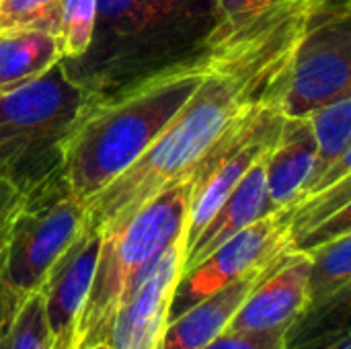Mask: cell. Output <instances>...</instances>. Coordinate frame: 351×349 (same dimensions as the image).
Listing matches in <instances>:
<instances>
[{
	"label": "cell",
	"instance_id": "603a6c76",
	"mask_svg": "<svg viewBox=\"0 0 351 349\" xmlns=\"http://www.w3.org/2000/svg\"><path fill=\"white\" fill-rule=\"evenodd\" d=\"M62 0H0V31H45L58 39Z\"/></svg>",
	"mask_w": 351,
	"mask_h": 349
},
{
	"label": "cell",
	"instance_id": "3957f363",
	"mask_svg": "<svg viewBox=\"0 0 351 349\" xmlns=\"http://www.w3.org/2000/svg\"><path fill=\"white\" fill-rule=\"evenodd\" d=\"M208 51L189 45L148 0H97L86 51L60 66L84 101H101Z\"/></svg>",
	"mask_w": 351,
	"mask_h": 349
},
{
	"label": "cell",
	"instance_id": "52a82bcc",
	"mask_svg": "<svg viewBox=\"0 0 351 349\" xmlns=\"http://www.w3.org/2000/svg\"><path fill=\"white\" fill-rule=\"evenodd\" d=\"M282 121L284 113L274 99L259 101L247 107L199 156L189 171L191 193L183 230V251L197 239L249 169L271 150Z\"/></svg>",
	"mask_w": 351,
	"mask_h": 349
},
{
	"label": "cell",
	"instance_id": "d6986e66",
	"mask_svg": "<svg viewBox=\"0 0 351 349\" xmlns=\"http://www.w3.org/2000/svg\"><path fill=\"white\" fill-rule=\"evenodd\" d=\"M308 272V306L317 311L351 292V234L329 241L311 253ZM304 311V313H306Z\"/></svg>",
	"mask_w": 351,
	"mask_h": 349
},
{
	"label": "cell",
	"instance_id": "5bb4252c",
	"mask_svg": "<svg viewBox=\"0 0 351 349\" xmlns=\"http://www.w3.org/2000/svg\"><path fill=\"white\" fill-rule=\"evenodd\" d=\"M317 140L308 115H284L276 144L265 158L267 193L276 210L302 200L313 175Z\"/></svg>",
	"mask_w": 351,
	"mask_h": 349
},
{
	"label": "cell",
	"instance_id": "ba28073f",
	"mask_svg": "<svg viewBox=\"0 0 351 349\" xmlns=\"http://www.w3.org/2000/svg\"><path fill=\"white\" fill-rule=\"evenodd\" d=\"M343 95H351V0H317L278 105L284 115H306Z\"/></svg>",
	"mask_w": 351,
	"mask_h": 349
},
{
	"label": "cell",
	"instance_id": "cb8c5ba5",
	"mask_svg": "<svg viewBox=\"0 0 351 349\" xmlns=\"http://www.w3.org/2000/svg\"><path fill=\"white\" fill-rule=\"evenodd\" d=\"M286 0H214L218 12V27L212 35L210 47L222 39L241 33L261 14L274 10Z\"/></svg>",
	"mask_w": 351,
	"mask_h": 349
},
{
	"label": "cell",
	"instance_id": "d4e9b609",
	"mask_svg": "<svg viewBox=\"0 0 351 349\" xmlns=\"http://www.w3.org/2000/svg\"><path fill=\"white\" fill-rule=\"evenodd\" d=\"M288 331H255V333H234L224 331L204 349H288Z\"/></svg>",
	"mask_w": 351,
	"mask_h": 349
},
{
	"label": "cell",
	"instance_id": "ffe728a7",
	"mask_svg": "<svg viewBox=\"0 0 351 349\" xmlns=\"http://www.w3.org/2000/svg\"><path fill=\"white\" fill-rule=\"evenodd\" d=\"M0 349H51L39 292L14 300L0 288Z\"/></svg>",
	"mask_w": 351,
	"mask_h": 349
},
{
	"label": "cell",
	"instance_id": "e0dca14e",
	"mask_svg": "<svg viewBox=\"0 0 351 349\" xmlns=\"http://www.w3.org/2000/svg\"><path fill=\"white\" fill-rule=\"evenodd\" d=\"M306 115L317 140L315 167L304 189V195H311L351 177V95H343Z\"/></svg>",
	"mask_w": 351,
	"mask_h": 349
},
{
	"label": "cell",
	"instance_id": "484cf974",
	"mask_svg": "<svg viewBox=\"0 0 351 349\" xmlns=\"http://www.w3.org/2000/svg\"><path fill=\"white\" fill-rule=\"evenodd\" d=\"M25 195L0 173V234L6 230L14 214L23 208Z\"/></svg>",
	"mask_w": 351,
	"mask_h": 349
},
{
	"label": "cell",
	"instance_id": "7402d4cb",
	"mask_svg": "<svg viewBox=\"0 0 351 349\" xmlns=\"http://www.w3.org/2000/svg\"><path fill=\"white\" fill-rule=\"evenodd\" d=\"M97 0H62L58 47L60 60L80 58L93 37Z\"/></svg>",
	"mask_w": 351,
	"mask_h": 349
},
{
	"label": "cell",
	"instance_id": "8fae6325",
	"mask_svg": "<svg viewBox=\"0 0 351 349\" xmlns=\"http://www.w3.org/2000/svg\"><path fill=\"white\" fill-rule=\"evenodd\" d=\"M101 230L82 222V228L47 269L37 292L43 300L51 349H74V335L84 309L101 249Z\"/></svg>",
	"mask_w": 351,
	"mask_h": 349
},
{
	"label": "cell",
	"instance_id": "9c48e42d",
	"mask_svg": "<svg viewBox=\"0 0 351 349\" xmlns=\"http://www.w3.org/2000/svg\"><path fill=\"white\" fill-rule=\"evenodd\" d=\"M288 251H292L288 237V210H278L253 222L179 276L169 306V321L224 286L269 267Z\"/></svg>",
	"mask_w": 351,
	"mask_h": 349
},
{
	"label": "cell",
	"instance_id": "7c38bea8",
	"mask_svg": "<svg viewBox=\"0 0 351 349\" xmlns=\"http://www.w3.org/2000/svg\"><path fill=\"white\" fill-rule=\"evenodd\" d=\"M306 253L288 251L251 288L226 331L255 333L290 329L308 306Z\"/></svg>",
	"mask_w": 351,
	"mask_h": 349
},
{
	"label": "cell",
	"instance_id": "7a4b0ae2",
	"mask_svg": "<svg viewBox=\"0 0 351 349\" xmlns=\"http://www.w3.org/2000/svg\"><path fill=\"white\" fill-rule=\"evenodd\" d=\"M206 64L208 53L171 66L113 97L84 101L64 144V175L84 206L156 142L195 91Z\"/></svg>",
	"mask_w": 351,
	"mask_h": 349
},
{
	"label": "cell",
	"instance_id": "277c9868",
	"mask_svg": "<svg viewBox=\"0 0 351 349\" xmlns=\"http://www.w3.org/2000/svg\"><path fill=\"white\" fill-rule=\"evenodd\" d=\"M189 193L187 175L146 202L132 218L101 232L95 278L76 325L74 349L107 341L113 317L140 274L183 234Z\"/></svg>",
	"mask_w": 351,
	"mask_h": 349
},
{
	"label": "cell",
	"instance_id": "30bf717a",
	"mask_svg": "<svg viewBox=\"0 0 351 349\" xmlns=\"http://www.w3.org/2000/svg\"><path fill=\"white\" fill-rule=\"evenodd\" d=\"M183 234L136 280L109 329L111 349H158L169 323L173 290L181 276Z\"/></svg>",
	"mask_w": 351,
	"mask_h": 349
},
{
	"label": "cell",
	"instance_id": "4316f807",
	"mask_svg": "<svg viewBox=\"0 0 351 349\" xmlns=\"http://www.w3.org/2000/svg\"><path fill=\"white\" fill-rule=\"evenodd\" d=\"M288 349H351L350 344V327L333 329L296 344H290Z\"/></svg>",
	"mask_w": 351,
	"mask_h": 349
},
{
	"label": "cell",
	"instance_id": "9a60e30c",
	"mask_svg": "<svg viewBox=\"0 0 351 349\" xmlns=\"http://www.w3.org/2000/svg\"><path fill=\"white\" fill-rule=\"evenodd\" d=\"M269 267L249 274V276L224 286L222 290H218V292L206 296L204 300L195 302L193 306H189L177 319L169 321L158 349H204L206 346H210L214 339H218L228 329V325H230L232 317L237 315V311L241 309L243 300L247 298L251 288L263 278V274Z\"/></svg>",
	"mask_w": 351,
	"mask_h": 349
},
{
	"label": "cell",
	"instance_id": "8992f818",
	"mask_svg": "<svg viewBox=\"0 0 351 349\" xmlns=\"http://www.w3.org/2000/svg\"><path fill=\"white\" fill-rule=\"evenodd\" d=\"M84 208L64 173L25 197L0 234V286L12 298L37 292L47 269L82 228Z\"/></svg>",
	"mask_w": 351,
	"mask_h": 349
},
{
	"label": "cell",
	"instance_id": "6da1fadb",
	"mask_svg": "<svg viewBox=\"0 0 351 349\" xmlns=\"http://www.w3.org/2000/svg\"><path fill=\"white\" fill-rule=\"evenodd\" d=\"M317 0H286L208 51L202 80L156 142L84 208L101 232L132 218L162 189L185 179L199 156L259 101L282 97L294 49Z\"/></svg>",
	"mask_w": 351,
	"mask_h": 349
},
{
	"label": "cell",
	"instance_id": "83f0119b",
	"mask_svg": "<svg viewBox=\"0 0 351 349\" xmlns=\"http://www.w3.org/2000/svg\"><path fill=\"white\" fill-rule=\"evenodd\" d=\"M86 349H111L109 341H95L93 346H88Z\"/></svg>",
	"mask_w": 351,
	"mask_h": 349
},
{
	"label": "cell",
	"instance_id": "4fadbf2b",
	"mask_svg": "<svg viewBox=\"0 0 351 349\" xmlns=\"http://www.w3.org/2000/svg\"><path fill=\"white\" fill-rule=\"evenodd\" d=\"M267 154L249 169V173L228 193V197L216 210L212 220L197 234V239L183 251L181 274L197 265L202 259L214 253L222 243H226L228 239H232L253 222L278 212L267 193V179H265Z\"/></svg>",
	"mask_w": 351,
	"mask_h": 349
},
{
	"label": "cell",
	"instance_id": "ac0fdd59",
	"mask_svg": "<svg viewBox=\"0 0 351 349\" xmlns=\"http://www.w3.org/2000/svg\"><path fill=\"white\" fill-rule=\"evenodd\" d=\"M60 62L58 39L45 31H0V91L25 84Z\"/></svg>",
	"mask_w": 351,
	"mask_h": 349
},
{
	"label": "cell",
	"instance_id": "44dd1931",
	"mask_svg": "<svg viewBox=\"0 0 351 349\" xmlns=\"http://www.w3.org/2000/svg\"><path fill=\"white\" fill-rule=\"evenodd\" d=\"M152 8L195 49L208 51L218 27L214 0H148Z\"/></svg>",
	"mask_w": 351,
	"mask_h": 349
},
{
	"label": "cell",
	"instance_id": "2e32d148",
	"mask_svg": "<svg viewBox=\"0 0 351 349\" xmlns=\"http://www.w3.org/2000/svg\"><path fill=\"white\" fill-rule=\"evenodd\" d=\"M343 234H351V177L288 208L290 249L296 253H311Z\"/></svg>",
	"mask_w": 351,
	"mask_h": 349
},
{
	"label": "cell",
	"instance_id": "5b68a950",
	"mask_svg": "<svg viewBox=\"0 0 351 349\" xmlns=\"http://www.w3.org/2000/svg\"><path fill=\"white\" fill-rule=\"evenodd\" d=\"M82 105L84 93L60 62L0 91V173L25 197L64 173V144Z\"/></svg>",
	"mask_w": 351,
	"mask_h": 349
}]
</instances>
